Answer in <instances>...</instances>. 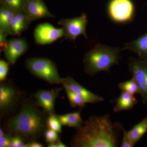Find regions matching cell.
I'll return each mask as SVG.
<instances>
[{"mask_svg": "<svg viewBox=\"0 0 147 147\" xmlns=\"http://www.w3.org/2000/svg\"><path fill=\"white\" fill-rule=\"evenodd\" d=\"M118 88L121 92H126L133 95L136 94H140V91L137 82L134 78L125 82L120 83Z\"/></svg>", "mask_w": 147, "mask_h": 147, "instance_id": "ffe728a7", "label": "cell"}, {"mask_svg": "<svg viewBox=\"0 0 147 147\" xmlns=\"http://www.w3.org/2000/svg\"><path fill=\"white\" fill-rule=\"evenodd\" d=\"M88 23V16L86 13H83L81 16L76 18L61 19L58 24L63 29L64 39L74 41L81 35L88 38L86 31Z\"/></svg>", "mask_w": 147, "mask_h": 147, "instance_id": "8992f818", "label": "cell"}, {"mask_svg": "<svg viewBox=\"0 0 147 147\" xmlns=\"http://www.w3.org/2000/svg\"><path fill=\"white\" fill-rule=\"evenodd\" d=\"M61 89L56 88L51 90L38 91L34 95L37 104L42 107L49 115H55L54 107L55 100Z\"/></svg>", "mask_w": 147, "mask_h": 147, "instance_id": "4fadbf2b", "label": "cell"}, {"mask_svg": "<svg viewBox=\"0 0 147 147\" xmlns=\"http://www.w3.org/2000/svg\"><path fill=\"white\" fill-rule=\"evenodd\" d=\"M46 125L48 128L54 130L57 133H62V125L57 115H50L46 120Z\"/></svg>", "mask_w": 147, "mask_h": 147, "instance_id": "603a6c76", "label": "cell"}, {"mask_svg": "<svg viewBox=\"0 0 147 147\" xmlns=\"http://www.w3.org/2000/svg\"><path fill=\"white\" fill-rule=\"evenodd\" d=\"M110 19L117 23H126L133 20L135 12L131 0H111L108 7Z\"/></svg>", "mask_w": 147, "mask_h": 147, "instance_id": "5b68a950", "label": "cell"}, {"mask_svg": "<svg viewBox=\"0 0 147 147\" xmlns=\"http://www.w3.org/2000/svg\"><path fill=\"white\" fill-rule=\"evenodd\" d=\"M122 50H127L137 54L140 59L147 61V33L133 41L124 44Z\"/></svg>", "mask_w": 147, "mask_h": 147, "instance_id": "5bb4252c", "label": "cell"}, {"mask_svg": "<svg viewBox=\"0 0 147 147\" xmlns=\"http://www.w3.org/2000/svg\"><path fill=\"white\" fill-rule=\"evenodd\" d=\"M123 139L121 147H132L134 146L129 138L128 131H126L123 127Z\"/></svg>", "mask_w": 147, "mask_h": 147, "instance_id": "484cf974", "label": "cell"}, {"mask_svg": "<svg viewBox=\"0 0 147 147\" xmlns=\"http://www.w3.org/2000/svg\"><path fill=\"white\" fill-rule=\"evenodd\" d=\"M24 12L31 22L40 18H55L43 0H27Z\"/></svg>", "mask_w": 147, "mask_h": 147, "instance_id": "8fae6325", "label": "cell"}, {"mask_svg": "<svg viewBox=\"0 0 147 147\" xmlns=\"http://www.w3.org/2000/svg\"><path fill=\"white\" fill-rule=\"evenodd\" d=\"M1 4L0 30L5 32L9 35L11 25L16 12L5 5Z\"/></svg>", "mask_w": 147, "mask_h": 147, "instance_id": "e0dca14e", "label": "cell"}, {"mask_svg": "<svg viewBox=\"0 0 147 147\" xmlns=\"http://www.w3.org/2000/svg\"><path fill=\"white\" fill-rule=\"evenodd\" d=\"M11 137L10 135H5L3 137L0 138V147H10Z\"/></svg>", "mask_w": 147, "mask_h": 147, "instance_id": "f1b7e54d", "label": "cell"}, {"mask_svg": "<svg viewBox=\"0 0 147 147\" xmlns=\"http://www.w3.org/2000/svg\"><path fill=\"white\" fill-rule=\"evenodd\" d=\"M57 133L50 129L45 130L44 135L46 142L49 144H53L57 142L59 139Z\"/></svg>", "mask_w": 147, "mask_h": 147, "instance_id": "cb8c5ba5", "label": "cell"}, {"mask_svg": "<svg viewBox=\"0 0 147 147\" xmlns=\"http://www.w3.org/2000/svg\"><path fill=\"white\" fill-rule=\"evenodd\" d=\"M9 35L7 33L3 31L0 30V47L1 51H3L7 43V35Z\"/></svg>", "mask_w": 147, "mask_h": 147, "instance_id": "83f0119b", "label": "cell"}, {"mask_svg": "<svg viewBox=\"0 0 147 147\" xmlns=\"http://www.w3.org/2000/svg\"><path fill=\"white\" fill-rule=\"evenodd\" d=\"M26 65L29 71L34 76L50 84H61L57 69L52 61L46 58H33L29 59Z\"/></svg>", "mask_w": 147, "mask_h": 147, "instance_id": "277c9868", "label": "cell"}, {"mask_svg": "<svg viewBox=\"0 0 147 147\" xmlns=\"http://www.w3.org/2000/svg\"><path fill=\"white\" fill-rule=\"evenodd\" d=\"M4 133L2 129L1 128V129H0V138L3 137V136H4Z\"/></svg>", "mask_w": 147, "mask_h": 147, "instance_id": "1f68e13d", "label": "cell"}, {"mask_svg": "<svg viewBox=\"0 0 147 147\" xmlns=\"http://www.w3.org/2000/svg\"><path fill=\"white\" fill-rule=\"evenodd\" d=\"M77 129L71 140L74 147H116L123 127L120 123H113L109 114L93 116Z\"/></svg>", "mask_w": 147, "mask_h": 147, "instance_id": "6da1fadb", "label": "cell"}, {"mask_svg": "<svg viewBox=\"0 0 147 147\" xmlns=\"http://www.w3.org/2000/svg\"><path fill=\"white\" fill-rule=\"evenodd\" d=\"M18 94L10 84L2 83L0 85V111L1 115L7 114L15 106Z\"/></svg>", "mask_w": 147, "mask_h": 147, "instance_id": "9c48e42d", "label": "cell"}, {"mask_svg": "<svg viewBox=\"0 0 147 147\" xmlns=\"http://www.w3.org/2000/svg\"><path fill=\"white\" fill-rule=\"evenodd\" d=\"M9 63L5 61L0 60V81L3 82L5 80L9 70Z\"/></svg>", "mask_w": 147, "mask_h": 147, "instance_id": "d4e9b609", "label": "cell"}, {"mask_svg": "<svg viewBox=\"0 0 147 147\" xmlns=\"http://www.w3.org/2000/svg\"><path fill=\"white\" fill-rule=\"evenodd\" d=\"M61 84L66 88L79 95L84 98L86 103H94L104 100L101 96H98L85 88L76 82L71 76L62 78Z\"/></svg>", "mask_w": 147, "mask_h": 147, "instance_id": "30bf717a", "label": "cell"}, {"mask_svg": "<svg viewBox=\"0 0 147 147\" xmlns=\"http://www.w3.org/2000/svg\"><path fill=\"white\" fill-rule=\"evenodd\" d=\"M35 42L37 44L45 45L55 42L64 36L63 29L57 28L49 23L40 24L34 31Z\"/></svg>", "mask_w": 147, "mask_h": 147, "instance_id": "ba28073f", "label": "cell"}, {"mask_svg": "<svg viewBox=\"0 0 147 147\" xmlns=\"http://www.w3.org/2000/svg\"><path fill=\"white\" fill-rule=\"evenodd\" d=\"M28 147H42V144L38 142H36L35 141H32L27 144Z\"/></svg>", "mask_w": 147, "mask_h": 147, "instance_id": "f546056e", "label": "cell"}, {"mask_svg": "<svg viewBox=\"0 0 147 147\" xmlns=\"http://www.w3.org/2000/svg\"><path fill=\"white\" fill-rule=\"evenodd\" d=\"M81 111L68 113L63 115L57 116L62 125L79 128L84 123L82 121Z\"/></svg>", "mask_w": 147, "mask_h": 147, "instance_id": "ac0fdd59", "label": "cell"}, {"mask_svg": "<svg viewBox=\"0 0 147 147\" xmlns=\"http://www.w3.org/2000/svg\"><path fill=\"white\" fill-rule=\"evenodd\" d=\"M56 143V144H57V147H66V146H65V145L64 144H63L60 140L59 138V139L57 140V142H55Z\"/></svg>", "mask_w": 147, "mask_h": 147, "instance_id": "4dcf8cb0", "label": "cell"}, {"mask_svg": "<svg viewBox=\"0 0 147 147\" xmlns=\"http://www.w3.org/2000/svg\"><path fill=\"white\" fill-rule=\"evenodd\" d=\"M67 96L69 103L72 108L78 106L81 108L85 107L86 102L83 97L66 88H64Z\"/></svg>", "mask_w": 147, "mask_h": 147, "instance_id": "44dd1931", "label": "cell"}, {"mask_svg": "<svg viewBox=\"0 0 147 147\" xmlns=\"http://www.w3.org/2000/svg\"><path fill=\"white\" fill-rule=\"evenodd\" d=\"M147 131V117L128 131L129 138L133 146L137 144Z\"/></svg>", "mask_w": 147, "mask_h": 147, "instance_id": "d6986e66", "label": "cell"}, {"mask_svg": "<svg viewBox=\"0 0 147 147\" xmlns=\"http://www.w3.org/2000/svg\"><path fill=\"white\" fill-rule=\"evenodd\" d=\"M24 140L20 137L14 136L11 137L10 147H28L27 144L24 143Z\"/></svg>", "mask_w": 147, "mask_h": 147, "instance_id": "4316f807", "label": "cell"}, {"mask_svg": "<svg viewBox=\"0 0 147 147\" xmlns=\"http://www.w3.org/2000/svg\"><path fill=\"white\" fill-rule=\"evenodd\" d=\"M28 48L26 40L21 38L9 40L3 51L9 63H15L18 58L26 52Z\"/></svg>", "mask_w": 147, "mask_h": 147, "instance_id": "7c38bea8", "label": "cell"}, {"mask_svg": "<svg viewBox=\"0 0 147 147\" xmlns=\"http://www.w3.org/2000/svg\"><path fill=\"white\" fill-rule=\"evenodd\" d=\"M31 23L24 12H16L11 25L9 35H20L28 28Z\"/></svg>", "mask_w": 147, "mask_h": 147, "instance_id": "9a60e30c", "label": "cell"}, {"mask_svg": "<svg viewBox=\"0 0 147 147\" xmlns=\"http://www.w3.org/2000/svg\"><path fill=\"white\" fill-rule=\"evenodd\" d=\"M121 50L117 47L96 44L84 55L83 62L85 71L90 76L100 71L109 73L113 65L119 64Z\"/></svg>", "mask_w": 147, "mask_h": 147, "instance_id": "3957f363", "label": "cell"}, {"mask_svg": "<svg viewBox=\"0 0 147 147\" xmlns=\"http://www.w3.org/2000/svg\"><path fill=\"white\" fill-rule=\"evenodd\" d=\"M113 102H116L115 106L113 108V111L115 113L131 110L138 103L134 95L123 92H121L119 96Z\"/></svg>", "mask_w": 147, "mask_h": 147, "instance_id": "2e32d148", "label": "cell"}, {"mask_svg": "<svg viewBox=\"0 0 147 147\" xmlns=\"http://www.w3.org/2000/svg\"><path fill=\"white\" fill-rule=\"evenodd\" d=\"M46 123L41 111L34 103L28 100L24 102L18 115L9 120L7 127L14 136L32 142L44 132Z\"/></svg>", "mask_w": 147, "mask_h": 147, "instance_id": "7a4b0ae2", "label": "cell"}, {"mask_svg": "<svg viewBox=\"0 0 147 147\" xmlns=\"http://www.w3.org/2000/svg\"><path fill=\"white\" fill-rule=\"evenodd\" d=\"M129 68L132 78L139 86L142 102L147 104V61L131 58L129 63Z\"/></svg>", "mask_w": 147, "mask_h": 147, "instance_id": "52a82bcc", "label": "cell"}, {"mask_svg": "<svg viewBox=\"0 0 147 147\" xmlns=\"http://www.w3.org/2000/svg\"><path fill=\"white\" fill-rule=\"evenodd\" d=\"M27 0H1V3L5 5L16 12H24Z\"/></svg>", "mask_w": 147, "mask_h": 147, "instance_id": "7402d4cb", "label": "cell"}]
</instances>
